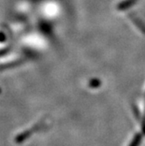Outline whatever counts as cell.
<instances>
[{"label": "cell", "instance_id": "cell-2", "mask_svg": "<svg viewBox=\"0 0 145 146\" xmlns=\"http://www.w3.org/2000/svg\"><path fill=\"white\" fill-rule=\"evenodd\" d=\"M97 84H100V82L98 80H93V81H91V82H90L91 87H98L99 85H97Z\"/></svg>", "mask_w": 145, "mask_h": 146}, {"label": "cell", "instance_id": "cell-1", "mask_svg": "<svg viewBox=\"0 0 145 146\" xmlns=\"http://www.w3.org/2000/svg\"><path fill=\"white\" fill-rule=\"evenodd\" d=\"M142 140V136L140 134H136L134 137V139L131 142V143L129 144V146H138L141 143Z\"/></svg>", "mask_w": 145, "mask_h": 146}]
</instances>
